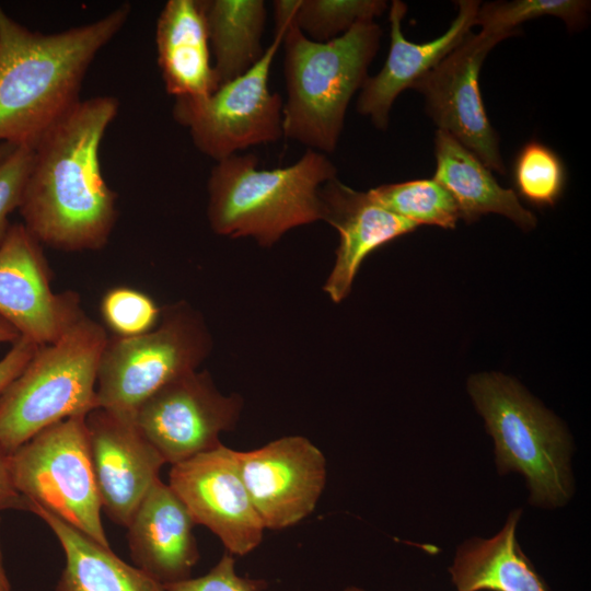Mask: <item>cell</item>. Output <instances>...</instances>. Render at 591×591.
Instances as JSON below:
<instances>
[{
	"mask_svg": "<svg viewBox=\"0 0 591 591\" xmlns=\"http://www.w3.org/2000/svg\"><path fill=\"white\" fill-rule=\"evenodd\" d=\"M118 111L114 96L81 100L34 148L19 211L42 245L84 252L108 243L117 194L102 174L100 148Z\"/></svg>",
	"mask_w": 591,
	"mask_h": 591,
	"instance_id": "6da1fadb",
	"label": "cell"
},
{
	"mask_svg": "<svg viewBox=\"0 0 591 591\" xmlns=\"http://www.w3.org/2000/svg\"><path fill=\"white\" fill-rule=\"evenodd\" d=\"M130 13L125 2L95 21L43 34L0 4V142L34 149L81 101L88 69Z\"/></svg>",
	"mask_w": 591,
	"mask_h": 591,
	"instance_id": "7a4b0ae2",
	"label": "cell"
},
{
	"mask_svg": "<svg viewBox=\"0 0 591 591\" xmlns=\"http://www.w3.org/2000/svg\"><path fill=\"white\" fill-rule=\"evenodd\" d=\"M254 154H233L212 167L207 218L216 234L275 244L289 230L323 220L321 187L337 169L322 152L308 149L293 164L257 169Z\"/></svg>",
	"mask_w": 591,
	"mask_h": 591,
	"instance_id": "3957f363",
	"label": "cell"
},
{
	"mask_svg": "<svg viewBox=\"0 0 591 591\" xmlns=\"http://www.w3.org/2000/svg\"><path fill=\"white\" fill-rule=\"evenodd\" d=\"M276 28L285 31L282 132L309 149L332 153L348 104L368 78L381 28L374 21L359 22L325 43L309 39L290 19Z\"/></svg>",
	"mask_w": 591,
	"mask_h": 591,
	"instance_id": "277c9868",
	"label": "cell"
},
{
	"mask_svg": "<svg viewBox=\"0 0 591 591\" xmlns=\"http://www.w3.org/2000/svg\"><path fill=\"white\" fill-rule=\"evenodd\" d=\"M106 329L83 315L56 341L39 346L0 397V448L8 454L43 429L96 405Z\"/></svg>",
	"mask_w": 591,
	"mask_h": 591,
	"instance_id": "5b68a950",
	"label": "cell"
},
{
	"mask_svg": "<svg viewBox=\"0 0 591 591\" xmlns=\"http://www.w3.org/2000/svg\"><path fill=\"white\" fill-rule=\"evenodd\" d=\"M468 391L494 438L499 472L523 474L532 503H565L572 490L570 445L559 421L506 375H473Z\"/></svg>",
	"mask_w": 591,
	"mask_h": 591,
	"instance_id": "8992f818",
	"label": "cell"
},
{
	"mask_svg": "<svg viewBox=\"0 0 591 591\" xmlns=\"http://www.w3.org/2000/svg\"><path fill=\"white\" fill-rule=\"evenodd\" d=\"M211 347L208 327L189 303L161 308L151 331L132 337L108 336L97 370V407L134 416L159 389L197 370Z\"/></svg>",
	"mask_w": 591,
	"mask_h": 591,
	"instance_id": "52a82bcc",
	"label": "cell"
},
{
	"mask_svg": "<svg viewBox=\"0 0 591 591\" xmlns=\"http://www.w3.org/2000/svg\"><path fill=\"white\" fill-rule=\"evenodd\" d=\"M85 417H70L36 433L10 454V471L16 490L27 502L39 505L109 546L101 518Z\"/></svg>",
	"mask_w": 591,
	"mask_h": 591,
	"instance_id": "ba28073f",
	"label": "cell"
},
{
	"mask_svg": "<svg viewBox=\"0 0 591 591\" xmlns=\"http://www.w3.org/2000/svg\"><path fill=\"white\" fill-rule=\"evenodd\" d=\"M283 34L282 28H275V37L257 63L213 93L175 100L174 119L188 129L195 147L216 162L251 146L275 142L283 135V102L268 88Z\"/></svg>",
	"mask_w": 591,
	"mask_h": 591,
	"instance_id": "9c48e42d",
	"label": "cell"
},
{
	"mask_svg": "<svg viewBox=\"0 0 591 591\" xmlns=\"http://www.w3.org/2000/svg\"><path fill=\"white\" fill-rule=\"evenodd\" d=\"M242 410L237 394L223 395L208 371H192L169 382L136 409L134 419L165 463L186 461L221 444Z\"/></svg>",
	"mask_w": 591,
	"mask_h": 591,
	"instance_id": "30bf717a",
	"label": "cell"
},
{
	"mask_svg": "<svg viewBox=\"0 0 591 591\" xmlns=\"http://www.w3.org/2000/svg\"><path fill=\"white\" fill-rule=\"evenodd\" d=\"M167 484L195 523L217 535L229 554L242 556L262 543L265 526L242 478L237 451L221 443L174 464Z\"/></svg>",
	"mask_w": 591,
	"mask_h": 591,
	"instance_id": "8fae6325",
	"label": "cell"
},
{
	"mask_svg": "<svg viewBox=\"0 0 591 591\" xmlns=\"http://www.w3.org/2000/svg\"><path fill=\"white\" fill-rule=\"evenodd\" d=\"M80 296L55 292L42 244L13 223L0 245V317L37 346L56 341L83 315Z\"/></svg>",
	"mask_w": 591,
	"mask_h": 591,
	"instance_id": "7c38bea8",
	"label": "cell"
},
{
	"mask_svg": "<svg viewBox=\"0 0 591 591\" xmlns=\"http://www.w3.org/2000/svg\"><path fill=\"white\" fill-rule=\"evenodd\" d=\"M502 39L483 32L470 33L414 88L425 95L427 109L439 130L451 135L489 170L501 174L505 165L498 137L488 120L478 78L485 57Z\"/></svg>",
	"mask_w": 591,
	"mask_h": 591,
	"instance_id": "4fadbf2b",
	"label": "cell"
},
{
	"mask_svg": "<svg viewBox=\"0 0 591 591\" xmlns=\"http://www.w3.org/2000/svg\"><path fill=\"white\" fill-rule=\"evenodd\" d=\"M240 471L265 529L282 530L311 514L326 483L324 454L309 439L288 436L237 451Z\"/></svg>",
	"mask_w": 591,
	"mask_h": 591,
	"instance_id": "5bb4252c",
	"label": "cell"
},
{
	"mask_svg": "<svg viewBox=\"0 0 591 591\" xmlns=\"http://www.w3.org/2000/svg\"><path fill=\"white\" fill-rule=\"evenodd\" d=\"M85 424L102 510L127 528L165 461L134 416L97 407L86 415Z\"/></svg>",
	"mask_w": 591,
	"mask_h": 591,
	"instance_id": "9a60e30c",
	"label": "cell"
},
{
	"mask_svg": "<svg viewBox=\"0 0 591 591\" xmlns=\"http://www.w3.org/2000/svg\"><path fill=\"white\" fill-rule=\"evenodd\" d=\"M321 199L323 220L339 234L335 264L323 290L339 303L349 294L366 257L417 225L384 208L369 190H355L337 177L321 187Z\"/></svg>",
	"mask_w": 591,
	"mask_h": 591,
	"instance_id": "2e32d148",
	"label": "cell"
},
{
	"mask_svg": "<svg viewBox=\"0 0 591 591\" xmlns=\"http://www.w3.org/2000/svg\"><path fill=\"white\" fill-rule=\"evenodd\" d=\"M457 4L456 18L441 36L417 44L407 40L402 32L406 4L398 0L392 2L387 58L378 74L366 79L357 104L358 112L368 115L376 128L387 127L390 111L397 95L408 88H415L471 33L480 4L473 0H462Z\"/></svg>",
	"mask_w": 591,
	"mask_h": 591,
	"instance_id": "e0dca14e",
	"label": "cell"
},
{
	"mask_svg": "<svg viewBox=\"0 0 591 591\" xmlns=\"http://www.w3.org/2000/svg\"><path fill=\"white\" fill-rule=\"evenodd\" d=\"M195 524L170 485L157 479L127 526L136 567L164 587L190 578L199 559Z\"/></svg>",
	"mask_w": 591,
	"mask_h": 591,
	"instance_id": "ac0fdd59",
	"label": "cell"
},
{
	"mask_svg": "<svg viewBox=\"0 0 591 591\" xmlns=\"http://www.w3.org/2000/svg\"><path fill=\"white\" fill-rule=\"evenodd\" d=\"M155 45L165 90L175 100L205 97L219 88L202 0H169L157 21Z\"/></svg>",
	"mask_w": 591,
	"mask_h": 591,
	"instance_id": "d6986e66",
	"label": "cell"
},
{
	"mask_svg": "<svg viewBox=\"0 0 591 591\" xmlns=\"http://www.w3.org/2000/svg\"><path fill=\"white\" fill-rule=\"evenodd\" d=\"M434 157L433 178L452 195L466 222L486 213H499L523 230L536 225L535 216L521 205L512 189L501 187L473 152L439 129L434 138Z\"/></svg>",
	"mask_w": 591,
	"mask_h": 591,
	"instance_id": "ffe728a7",
	"label": "cell"
},
{
	"mask_svg": "<svg viewBox=\"0 0 591 591\" xmlns=\"http://www.w3.org/2000/svg\"><path fill=\"white\" fill-rule=\"evenodd\" d=\"M28 511L40 518L59 541L65 567L56 591H166L165 587L118 557L55 513L34 502Z\"/></svg>",
	"mask_w": 591,
	"mask_h": 591,
	"instance_id": "44dd1931",
	"label": "cell"
},
{
	"mask_svg": "<svg viewBox=\"0 0 591 591\" xmlns=\"http://www.w3.org/2000/svg\"><path fill=\"white\" fill-rule=\"evenodd\" d=\"M520 510L494 537L463 543L449 568L457 591H549L515 537Z\"/></svg>",
	"mask_w": 591,
	"mask_h": 591,
	"instance_id": "7402d4cb",
	"label": "cell"
},
{
	"mask_svg": "<svg viewBox=\"0 0 591 591\" xmlns=\"http://www.w3.org/2000/svg\"><path fill=\"white\" fill-rule=\"evenodd\" d=\"M202 3L220 86L244 74L262 58L266 5L263 0H202Z\"/></svg>",
	"mask_w": 591,
	"mask_h": 591,
	"instance_id": "603a6c76",
	"label": "cell"
},
{
	"mask_svg": "<svg viewBox=\"0 0 591 591\" xmlns=\"http://www.w3.org/2000/svg\"><path fill=\"white\" fill-rule=\"evenodd\" d=\"M369 192L384 208L417 227L453 229L461 218L452 195L434 178L386 184Z\"/></svg>",
	"mask_w": 591,
	"mask_h": 591,
	"instance_id": "cb8c5ba5",
	"label": "cell"
},
{
	"mask_svg": "<svg viewBox=\"0 0 591 591\" xmlns=\"http://www.w3.org/2000/svg\"><path fill=\"white\" fill-rule=\"evenodd\" d=\"M289 16L305 36L318 43L345 34L359 22L373 21L387 8L382 0H288Z\"/></svg>",
	"mask_w": 591,
	"mask_h": 591,
	"instance_id": "d4e9b609",
	"label": "cell"
},
{
	"mask_svg": "<svg viewBox=\"0 0 591 591\" xmlns=\"http://www.w3.org/2000/svg\"><path fill=\"white\" fill-rule=\"evenodd\" d=\"M590 9L584 0H514L480 5L474 25L485 34L507 38L529 20L552 15L561 19L569 30L582 25Z\"/></svg>",
	"mask_w": 591,
	"mask_h": 591,
	"instance_id": "484cf974",
	"label": "cell"
},
{
	"mask_svg": "<svg viewBox=\"0 0 591 591\" xmlns=\"http://www.w3.org/2000/svg\"><path fill=\"white\" fill-rule=\"evenodd\" d=\"M513 181L518 193L536 207L554 206L566 183V170L560 158L547 146L528 142L513 164Z\"/></svg>",
	"mask_w": 591,
	"mask_h": 591,
	"instance_id": "4316f807",
	"label": "cell"
},
{
	"mask_svg": "<svg viewBox=\"0 0 591 591\" xmlns=\"http://www.w3.org/2000/svg\"><path fill=\"white\" fill-rule=\"evenodd\" d=\"M100 308L107 328L118 337H132L151 331L161 315V308L151 297L126 286L107 290Z\"/></svg>",
	"mask_w": 591,
	"mask_h": 591,
	"instance_id": "83f0119b",
	"label": "cell"
},
{
	"mask_svg": "<svg viewBox=\"0 0 591 591\" xmlns=\"http://www.w3.org/2000/svg\"><path fill=\"white\" fill-rule=\"evenodd\" d=\"M33 158V148L15 146L0 161V245L11 225L9 216L20 207Z\"/></svg>",
	"mask_w": 591,
	"mask_h": 591,
	"instance_id": "f1b7e54d",
	"label": "cell"
},
{
	"mask_svg": "<svg viewBox=\"0 0 591 591\" xmlns=\"http://www.w3.org/2000/svg\"><path fill=\"white\" fill-rule=\"evenodd\" d=\"M266 586L263 580L240 577L235 571L234 558L227 553L208 573L165 586V589L166 591H262Z\"/></svg>",
	"mask_w": 591,
	"mask_h": 591,
	"instance_id": "f546056e",
	"label": "cell"
},
{
	"mask_svg": "<svg viewBox=\"0 0 591 591\" xmlns=\"http://www.w3.org/2000/svg\"><path fill=\"white\" fill-rule=\"evenodd\" d=\"M38 347L31 340L20 337L0 359V397L21 373Z\"/></svg>",
	"mask_w": 591,
	"mask_h": 591,
	"instance_id": "4dcf8cb0",
	"label": "cell"
},
{
	"mask_svg": "<svg viewBox=\"0 0 591 591\" xmlns=\"http://www.w3.org/2000/svg\"><path fill=\"white\" fill-rule=\"evenodd\" d=\"M9 509L28 511V505L13 484L10 471V454L0 448V512Z\"/></svg>",
	"mask_w": 591,
	"mask_h": 591,
	"instance_id": "1f68e13d",
	"label": "cell"
},
{
	"mask_svg": "<svg viewBox=\"0 0 591 591\" xmlns=\"http://www.w3.org/2000/svg\"><path fill=\"white\" fill-rule=\"evenodd\" d=\"M18 331L0 317V344H13L20 338Z\"/></svg>",
	"mask_w": 591,
	"mask_h": 591,
	"instance_id": "d6a6232c",
	"label": "cell"
},
{
	"mask_svg": "<svg viewBox=\"0 0 591 591\" xmlns=\"http://www.w3.org/2000/svg\"><path fill=\"white\" fill-rule=\"evenodd\" d=\"M0 591H11V584L5 572L3 556L0 544Z\"/></svg>",
	"mask_w": 591,
	"mask_h": 591,
	"instance_id": "836d02e7",
	"label": "cell"
},
{
	"mask_svg": "<svg viewBox=\"0 0 591 591\" xmlns=\"http://www.w3.org/2000/svg\"><path fill=\"white\" fill-rule=\"evenodd\" d=\"M14 147H15V146L10 144V143L0 142V161H1L5 155H8Z\"/></svg>",
	"mask_w": 591,
	"mask_h": 591,
	"instance_id": "e575fe53",
	"label": "cell"
},
{
	"mask_svg": "<svg viewBox=\"0 0 591 591\" xmlns=\"http://www.w3.org/2000/svg\"><path fill=\"white\" fill-rule=\"evenodd\" d=\"M345 591H364V590H362L360 588H357V587H349Z\"/></svg>",
	"mask_w": 591,
	"mask_h": 591,
	"instance_id": "d590c367",
	"label": "cell"
}]
</instances>
